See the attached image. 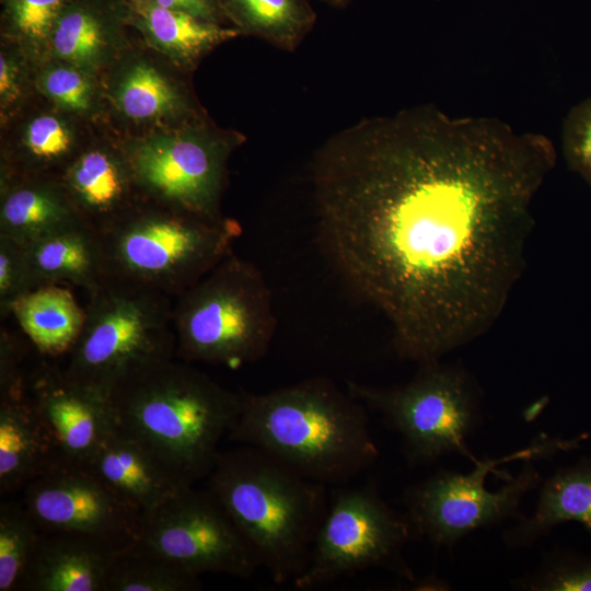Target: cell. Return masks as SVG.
<instances>
[{
  "mask_svg": "<svg viewBox=\"0 0 591 591\" xmlns=\"http://www.w3.org/2000/svg\"><path fill=\"white\" fill-rule=\"evenodd\" d=\"M555 164L548 138L497 118L420 106L364 119L314 160L322 248L401 358L440 360L503 312Z\"/></svg>",
  "mask_w": 591,
  "mask_h": 591,
  "instance_id": "cell-1",
  "label": "cell"
},
{
  "mask_svg": "<svg viewBox=\"0 0 591 591\" xmlns=\"http://www.w3.org/2000/svg\"><path fill=\"white\" fill-rule=\"evenodd\" d=\"M241 393V412L228 437L309 479L344 484L379 456L364 405L329 380Z\"/></svg>",
  "mask_w": 591,
  "mask_h": 591,
  "instance_id": "cell-2",
  "label": "cell"
},
{
  "mask_svg": "<svg viewBox=\"0 0 591 591\" xmlns=\"http://www.w3.org/2000/svg\"><path fill=\"white\" fill-rule=\"evenodd\" d=\"M115 426L194 485L207 477L221 439L233 428L242 393L173 359L140 369L109 392Z\"/></svg>",
  "mask_w": 591,
  "mask_h": 591,
  "instance_id": "cell-3",
  "label": "cell"
},
{
  "mask_svg": "<svg viewBox=\"0 0 591 591\" xmlns=\"http://www.w3.org/2000/svg\"><path fill=\"white\" fill-rule=\"evenodd\" d=\"M207 477L259 567L277 584L299 577L328 509L326 485L250 445L220 451Z\"/></svg>",
  "mask_w": 591,
  "mask_h": 591,
  "instance_id": "cell-4",
  "label": "cell"
},
{
  "mask_svg": "<svg viewBox=\"0 0 591 591\" xmlns=\"http://www.w3.org/2000/svg\"><path fill=\"white\" fill-rule=\"evenodd\" d=\"M586 437L541 433L503 457L474 461L468 473L442 468L409 486L403 503L413 537L452 551L474 531L519 519L521 500L543 480L534 461L577 449Z\"/></svg>",
  "mask_w": 591,
  "mask_h": 591,
  "instance_id": "cell-5",
  "label": "cell"
},
{
  "mask_svg": "<svg viewBox=\"0 0 591 591\" xmlns=\"http://www.w3.org/2000/svg\"><path fill=\"white\" fill-rule=\"evenodd\" d=\"M109 278L176 298L232 253L240 225L142 196L97 231Z\"/></svg>",
  "mask_w": 591,
  "mask_h": 591,
  "instance_id": "cell-6",
  "label": "cell"
},
{
  "mask_svg": "<svg viewBox=\"0 0 591 591\" xmlns=\"http://www.w3.org/2000/svg\"><path fill=\"white\" fill-rule=\"evenodd\" d=\"M172 299L144 285L108 278L89 293L81 332L63 368L68 376L107 397L134 372L173 359Z\"/></svg>",
  "mask_w": 591,
  "mask_h": 591,
  "instance_id": "cell-7",
  "label": "cell"
},
{
  "mask_svg": "<svg viewBox=\"0 0 591 591\" xmlns=\"http://www.w3.org/2000/svg\"><path fill=\"white\" fill-rule=\"evenodd\" d=\"M176 355L237 368L268 350L276 320L260 271L233 253L175 298Z\"/></svg>",
  "mask_w": 591,
  "mask_h": 591,
  "instance_id": "cell-8",
  "label": "cell"
},
{
  "mask_svg": "<svg viewBox=\"0 0 591 591\" xmlns=\"http://www.w3.org/2000/svg\"><path fill=\"white\" fill-rule=\"evenodd\" d=\"M348 392L380 413L398 433L410 466L426 465L451 453L477 460L467 439L483 420V392L461 363L441 359L420 363L404 384L378 387L350 382Z\"/></svg>",
  "mask_w": 591,
  "mask_h": 591,
  "instance_id": "cell-9",
  "label": "cell"
},
{
  "mask_svg": "<svg viewBox=\"0 0 591 591\" xmlns=\"http://www.w3.org/2000/svg\"><path fill=\"white\" fill-rule=\"evenodd\" d=\"M337 490L294 587L312 590L369 568L414 581L403 553L414 538L405 513L393 510L373 485Z\"/></svg>",
  "mask_w": 591,
  "mask_h": 591,
  "instance_id": "cell-10",
  "label": "cell"
},
{
  "mask_svg": "<svg viewBox=\"0 0 591 591\" xmlns=\"http://www.w3.org/2000/svg\"><path fill=\"white\" fill-rule=\"evenodd\" d=\"M137 538L186 570L248 579L259 564L220 500L189 486L140 515Z\"/></svg>",
  "mask_w": 591,
  "mask_h": 591,
  "instance_id": "cell-11",
  "label": "cell"
},
{
  "mask_svg": "<svg viewBox=\"0 0 591 591\" xmlns=\"http://www.w3.org/2000/svg\"><path fill=\"white\" fill-rule=\"evenodd\" d=\"M232 144L192 127L139 139L125 154L142 196L217 218Z\"/></svg>",
  "mask_w": 591,
  "mask_h": 591,
  "instance_id": "cell-12",
  "label": "cell"
},
{
  "mask_svg": "<svg viewBox=\"0 0 591 591\" xmlns=\"http://www.w3.org/2000/svg\"><path fill=\"white\" fill-rule=\"evenodd\" d=\"M23 491L42 533L85 535L114 548L138 536L140 514L85 465L58 463Z\"/></svg>",
  "mask_w": 591,
  "mask_h": 591,
  "instance_id": "cell-13",
  "label": "cell"
},
{
  "mask_svg": "<svg viewBox=\"0 0 591 591\" xmlns=\"http://www.w3.org/2000/svg\"><path fill=\"white\" fill-rule=\"evenodd\" d=\"M26 392L61 462L86 466L114 427L108 398L46 360L28 372Z\"/></svg>",
  "mask_w": 591,
  "mask_h": 591,
  "instance_id": "cell-14",
  "label": "cell"
},
{
  "mask_svg": "<svg viewBox=\"0 0 591 591\" xmlns=\"http://www.w3.org/2000/svg\"><path fill=\"white\" fill-rule=\"evenodd\" d=\"M86 466L140 515L193 486L115 424Z\"/></svg>",
  "mask_w": 591,
  "mask_h": 591,
  "instance_id": "cell-15",
  "label": "cell"
},
{
  "mask_svg": "<svg viewBox=\"0 0 591 591\" xmlns=\"http://www.w3.org/2000/svg\"><path fill=\"white\" fill-rule=\"evenodd\" d=\"M57 176L79 218L96 231L142 197L125 152L86 149Z\"/></svg>",
  "mask_w": 591,
  "mask_h": 591,
  "instance_id": "cell-16",
  "label": "cell"
},
{
  "mask_svg": "<svg viewBox=\"0 0 591 591\" xmlns=\"http://www.w3.org/2000/svg\"><path fill=\"white\" fill-rule=\"evenodd\" d=\"M115 549L85 535L43 533L19 590L105 591Z\"/></svg>",
  "mask_w": 591,
  "mask_h": 591,
  "instance_id": "cell-17",
  "label": "cell"
},
{
  "mask_svg": "<svg viewBox=\"0 0 591 591\" xmlns=\"http://www.w3.org/2000/svg\"><path fill=\"white\" fill-rule=\"evenodd\" d=\"M79 222L57 175L2 172L0 235L26 245Z\"/></svg>",
  "mask_w": 591,
  "mask_h": 591,
  "instance_id": "cell-18",
  "label": "cell"
},
{
  "mask_svg": "<svg viewBox=\"0 0 591 591\" xmlns=\"http://www.w3.org/2000/svg\"><path fill=\"white\" fill-rule=\"evenodd\" d=\"M61 463L56 444L26 395L0 398V494L23 490Z\"/></svg>",
  "mask_w": 591,
  "mask_h": 591,
  "instance_id": "cell-19",
  "label": "cell"
},
{
  "mask_svg": "<svg viewBox=\"0 0 591 591\" xmlns=\"http://www.w3.org/2000/svg\"><path fill=\"white\" fill-rule=\"evenodd\" d=\"M24 246L35 288L67 282L91 293L109 278L99 233L83 222Z\"/></svg>",
  "mask_w": 591,
  "mask_h": 591,
  "instance_id": "cell-20",
  "label": "cell"
},
{
  "mask_svg": "<svg viewBox=\"0 0 591 591\" xmlns=\"http://www.w3.org/2000/svg\"><path fill=\"white\" fill-rule=\"evenodd\" d=\"M534 512L502 534L509 549L528 548L555 526L577 522L591 534V454L542 480Z\"/></svg>",
  "mask_w": 591,
  "mask_h": 591,
  "instance_id": "cell-21",
  "label": "cell"
},
{
  "mask_svg": "<svg viewBox=\"0 0 591 591\" xmlns=\"http://www.w3.org/2000/svg\"><path fill=\"white\" fill-rule=\"evenodd\" d=\"M123 9L127 21L152 47L182 66L194 65L211 48L240 33L153 0H123Z\"/></svg>",
  "mask_w": 591,
  "mask_h": 591,
  "instance_id": "cell-22",
  "label": "cell"
},
{
  "mask_svg": "<svg viewBox=\"0 0 591 591\" xmlns=\"http://www.w3.org/2000/svg\"><path fill=\"white\" fill-rule=\"evenodd\" d=\"M12 315L37 350L50 357L68 354L84 322V309L58 285L31 290L16 301Z\"/></svg>",
  "mask_w": 591,
  "mask_h": 591,
  "instance_id": "cell-23",
  "label": "cell"
},
{
  "mask_svg": "<svg viewBox=\"0 0 591 591\" xmlns=\"http://www.w3.org/2000/svg\"><path fill=\"white\" fill-rule=\"evenodd\" d=\"M118 34L113 20L83 2H72L60 14L49 39L53 60L76 66L91 74L114 56Z\"/></svg>",
  "mask_w": 591,
  "mask_h": 591,
  "instance_id": "cell-24",
  "label": "cell"
},
{
  "mask_svg": "<svg viewBox=\"0 0 591 591\" xmlns=\"http://www.w3.org/2000/svg\"><path fill=\"white\" fill-rule=\"evenodd\" d=\"M113 101L126 118L139 123L177 118L190 112L178 88L142 59L121 70L113 89Z\"/></svg>",
  "mask_w": 591,
  "mask_h": 591,
  "instance_id": "cell-25",
  "label": "cell"
},
{
  "mask_svg": "<svg viewBox=\"0 0 591 591\" xmlns=\"http://www.w3.org/2000/svg\"><path fill=\"white\" fill-rule=\"evenodd\" d=\"M195 575L138 538L114 551L105 591H197Z\"/></svg>",
  "mask_w": 591,
  "mask_h": 591,
  "instance_id": "cell-26",
  "label": "cell"
},
{
  "mask_svg": "<svg viewBox=\"0 0 591 591\" xmlns=\"http://www.w3.org/2000/svg\"><path fill=\"white\" fill-rule=\"evenodd\" d=\"M242 30L283 49H293L312 22L302 0H224Z\"/></svg>",
  "mask_w": 591,
  "mask_h": 591,
  "instance_id": "cell-27",
  "label": "cell"
},
{
  "mask_svg": "<svg viewBox=\"0 0 591 591\" xmlns=\"http://www.w3.org/2000/svg\"><path fill=\"white\" fill-rule=\"evenodd\" d=\"M43 533L23 501L0 505V591L19 590Z\"/></svg>",
  "mask_w": 591,
  "mask_h": 591,
  "instance_id": "cell-28",
  "label": "cell"
},
{
  "mask_svg": "<svg viewBox=\"0 0 591 591\" xmlns=\"http://www.w3.org/2000/svg\"><path fill=\"white\" fill-rule=\"evenodd\" d=\"M74 148L73 132L63 119L38 115L25 127L18 173L51 175L50 170L61 171L72 160Z\"/></svg>",
  "mask_w": 591,
  "mask_h": 591,
  "instance_id": "cell-29",
  "label": "cell"
},
{
  "mask_svg": "<svg viewBox=\"0 0 591 591\" xmlns=\"http://www.w3.org/2000/svg\"><path fill=\"white\" fill-rule=\"evenodd\" d=\"M71 0H4L8 31L31 58L48 53L54 27Z\"/></svg>",
  "mask_w": 591,
  "mask_h": 591,
  "instance_id": "cell-30",
  "label": "cell"
},
{
  "mask_svg": "<svg viewBox=\"0 0 591 591\" xmlns=\"http://www.w3.org/2000/svg\"><path fill=\"white\" fill-rule=\"evenodd\" d=\"M525 591H591V554L554 546L538 567L512 581Z\"/></svg>",
  "mask_w": 591,
  "mask_h": 591,
  "instance_id": "cell-31",
  "label": "cell"
},
{
  "mask_svg": "<svg viewBox=\"0 0 591 591\" xmlns=\"http://www.w3.org/2000/svg\"><path fill=\"white\" fill-rule=\"evenodd\" d=\"M37 86L63 111L85 115L95 107L92 74L76 66L54 60L39 73Z\"/></svg>",
  "mask_w": 591,
  "mask_h": 591,
  "instance_id": "cell-32",
  "label": "cell"
},
{
  "mask_svg": "<svg viewBox=\"0 0 591 591\" xmlns=\"http://www.w3.org/2000/svg\"><path fill=\"white\" fill-rule=\"evenodd\" d=\"M35 289L25 246L18 241L0 235V315L12 314L16 301Z\"/></svg>",
  "mask_w": 591,
  "mask_h": 591,
  "instance_id": "cell-33",
  "label": "cell"
},
{
  "mask_svg": "<svg viewBox=\"0 0 591 591\" xmlns=\"http://www.w3.org/2000/svg\"><path fill=\"white\" fill-rule=\"evenodd\" d=\"M561 140L568 166L591 185V96L568 113Z\"/></svg>",
  "mask_w": 591,
  "mask_h": 591,
  "instance_id": "cell-34",
  "label": "cell"
},
{
  "mask_svg": "<svg viewBox=\"0 0 591 591\" xmlns=\"http://www.w3.org/2000/svg\"><path fill=\"white\" fill-rule=\"evenodd\" d=\"M25 347L13 334H0V398H21L26 395L27 374L23 370Z\"/></svg>",
  "mask_w": 591,
  "mask_h": 591,
  "instance_id": "cell-35",
  "label": "cell"
},
{
  "mask_svg": "<svg viewBox=\"0 0 591 591\" xmlns=\"http://www.w3.org/2000/svg\"><path fill=\"white\" fill-rule=\"evenodd\" d=\"M26 70L22 58L2 49L0 54V107L2 117L15 109L25 94Z\"/></svg>",
  "mask_w": 591,
  "mask_h": 591,
  "instance_id": "cell-36",
  "label": "cell"
},
{
  "mask_svg": "<svg viewBox=\"0 0 591 591\" xmlns=\"http://www.w3.org/2000/svg\"><path fill=\"white\" fill-rule=\"evenodd\" d=\"M160 5L182 11L200 20L218 23L220 5L218 0H153Z\"/></svg>",
  "mask_w": 591,
  "mask_h": 591,
  "instance_id": "cell-37",
  "label": "cell"
},
{
  "mask_svg": "<svg viewBox=\"0 0 591 591\" xmlns=\"http://www.w3.org/2000/svg\"><path fill=\"white\" fill-rule=\"evenodd\" d=\"M413 590H450V586L447 581L441 580L434 576L426 577L420 580L415 579Z\"/></svg>",
  "mask_w": 591,
  "mask_h": 591,
  "instance_id": "cell-38",
  "label": "cell"
},
{
  "mask_svg": "<svg viewBox=\"0 0 591 591\" xmlns=\"http://www.w3.org/2000/svg\"><path fill=\"white\" fill-rule=\"evenodd\" d=\"M332 1H334V2H340L341 0H332Z\"/></svg>",
  "mask_w": 591,
  "mask_h": 591,
  "instance_id": "cell-39",
  "label": "cell"
}]
</instances>
